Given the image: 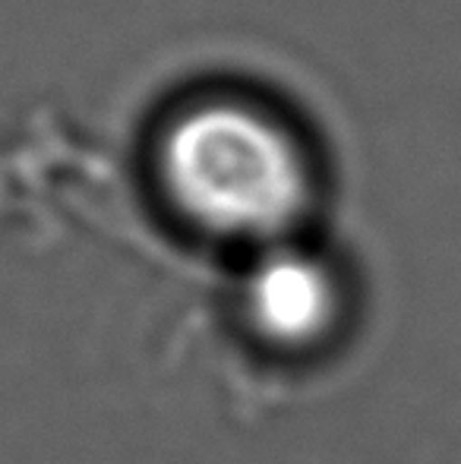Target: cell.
Instances as JSON below:
<instances>
[{"mask_svg":"<svg viewBox=\"0 0 461 464\" xmlns=\"http://www.w3.org/2000/svg\"><path fill=\"white\" fill-rule=\"evenodd\" d=\"M161 174L180 212L225 237H278L310 199L297 142L269 117L225 102L193 108L168 130Z\"/></svg>","mask_w":461,"mask_h":464,"instance_id":"6da1fadb","label":"cell"},{"mask_svg":"<svg viewBox=\"0 0 461 464\" xmlns=\"http://www.w3.org/2000/svg\"><path fill=\"white\" fill-rule=\"evenodd\" d=\"M244 297L256 329L278 344L316 342L339 310L332 272L291 246H275L253 266Z\"/></svg>","mask_w":461,"mask_h":464,"instance_id":"7a4b0ae2","label":"cell"}]
</instances>
